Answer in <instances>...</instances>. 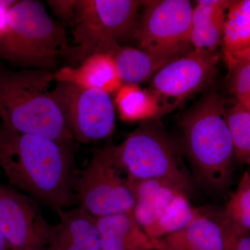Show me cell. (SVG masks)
I'll use <instances>...</instances> for the list:
<instances>
[{
    "instance_id": "1",
    "label": "cell",
    "mask_w": 250,
    "mask_h": 250,
    "mask_svg": "<svg viewBox=\"0 0 250 250\" xmlns=\"http://www.w3.org/2000/svg\"><path fill=\"white\" fill-rule=\"evenodd\" d=\"M0 128V167L14 188L55 211L77 202V174L70 146Z\"/></svg>"
},
{
    "instance_id": "30",
    "label": "cell",
    "mask_w": 250,
    "mask_h": 250,
    "mask_svg": "<svg viewBox=\"0 0 250 250\" xmlns=\"http://www.w3.org/2000/svg\"><path fill=\"white\" fill-rule=\"evenodd\" d=\"M0 138H1V128H0Z\"/></svg>"
},
{
    "instance_id": "25",
    "label": "cell",
    "mask_w": 250,
    "mask_h": 250,
    "mask_svg": "<svg viewBox=\"0 0 250 250\" xmlns=\"http://www.w3.org/2000/svg\"><path fill=\"white\" fill-rule=\"evenodd\" d=\"M47 2L57 17L72 24L76 14L77 0H48Z\"/></svg>"
},
{
    "instance_id": "18",
    "label": "cell",
    "mask_w": 250,
    "mask_h": 250,
    "mask_svg": "<svg viewBox=\"0 0 250 250\" xmlns=\"http://www.w3.org/2000/svg\"><path fill=\"white\" fill-rule=\"evenodd\" d=\"M123 83L139 84L149 80L171 62L141 49L120 46L112 54Z\"/></svg>"
},
{
    "instance_id": "15",
    "label": "cell",
    "mask_w": 250,
    "mask_h": 250,
    "mask_svg": "<svg viewBox=\"0 0 250 250\" xmlns=\"http://www.w3.org/2000/svg\"><path fill=\"white\" fill-rule=\"evenodd\" d=\"M58 83H70L86 89L116 91L123 82L111 54L99 53L87 57L78 67L65 66L54 73Z\"/></svg>"
},
{
    "instance_id": "3",
    "label": "cell",
    "mask_w": 250,
    "mask_h": 250,
    "mask_svg": "<svg viewBox=\"0 0 250 250\" xmlns=\"http://www.w3.org/2000/svg\"><path fill=\"white\" fill-rule=\"evenodd\" d=\"M223 99L207 94L180 120L182 143L197 178L212 190L228 184L234 155Z\"/></svg>"
},
{
    "instance_id": "6",
    "label": "cell",
    "mask_w": 250,
    "mask_h": 250,
    "mask_svg": "<svg viewBox=\"0 0 250 250\" xmlns=\"http://www.w3.org/2000/svg\"><path fill=\"white\" fill-rule=\"evenodd\" d=\"M110 148L116 167L128 178L165 179L187 193L191 189L178 148L155 123L143 122L123 143Z\"/></svg>"
},
{
    "instance_id": "19",
    "label": "cell",
    "mask_w": 250,
    "mask_h": 250,
    "mask_svg": "<svg viewBox=\"0 0 250 250\" xmlns=\"http://www.w3.org/2000/svg\"><path fill=\"white\" fill-rule=\"evenodd\" d=\"M116 92L115 103L123 121L144 122L158 117L156 100L149 90L124 83Z\"/></svg>"
},
{
    "instance_id": "27",
    "label": "cell",
    "mask_w": 250,
    "mask_h": 250,
    "mask_svg": "<svg viewBox=\"0 0 250 250\" xmlns=\"http://www.w3.org/2000/svg\"><path fill=\"white\" fill-rule=\"evenodd\" d=\"M16 0H0V41L4 37L8 27V12Z\"/></svg>"
},
{
    "instance_id": "4",
    "label": "cell",
    "mask_w": 250,
    "mask_h": 250,
    "mask_svg": "<svg viewBox=\"0 0 250 250\" xmlns=\"http://www.w3.org/2000/svg\"><path fill=\"white\" fill-rule=\"evenodd\" d=\"M66 31L36 0L9 8L7 30L0 41V59L24 67L50 71L66 48Z\"/></svg>"
},
{
    "instance_id": "23",
    "label": "cell",
    "mask_w": 250,
    "mask_h": 250,
    "mask_svg": "<svg viewBox=\"0 0 250 250\" xmlns=\"http://www.w3.org/2000/svg\"><path fill=\"white\" fill-rule=\"evenodd\" d=\"M229 228L237 231L250 230V172L242 177L222 215Z\"/></svg>"
},
{
    "instance_id": "9",
    "label": "cell",
    "mask_w": 250,
    "mask_h": 250,
    "mask_svg": "<svg viewBox=\"0 0 250 250\" xmlns=\"http://www.w3.org/2000/svg\"><path fill=\"white\" fill-rule=\"evenodd\" d=\"M220 54L193 50L154 74L148 89L155 99L158 117L174 111L214 80Z\"/></svg>"
},
{
    "instance_id": "5",
    "label": "cell",
    "mask_w": 250,
    "mask_h": 250,
    "mask_svg": "<svg viewBox=\"0 0 250 250\" xmlns=\"http://www.w3.org/2000/svg\"><path fill=\"white\" fill-rule=\"evenodd\" d=\"M137 0H77L72 23L73 47L62 54L82 62L93 54H111L122 42L135 38L139 27Z\"/></svg>"
},
{
    "instance_id": "10",
    "label": "cell",
    "mask_w": 250,
    "mask_h": 250,
    "mask_svg": "<svg viewBox=\"0 0 250 250\" xmlns=\"http://www.w3.org/2000/svg\"><path fill=\"white\" fill-rule=\"evenodd\" d=\"M52 92L74 139L90 143L113 134L116 113L109 93L70 83H58Z\"/></svg>"
},
{
    "instance_id": "16",
    "label": "cell",
    "mask_w": 250,
    "mask_h": 250,
    "mask_svg": "<svg viewBox=\"0 0 250 250\" xmlns=\"http://www.w3.org/2000/svg\"><path fill=\"white\" fill-rule=\"evenodd\" d=\"M231 1L199 0L192 8L190 42L196 51L213 52L223 44L226 11Z\"/></svg>"
},
{
    "instance_id": "26",
    "label": "cell",
    "mask_w": 250,
    "mask_h": 250,
    "mask_svg": "<svg viewBox=\"0 0 250 250\" xmlns=\"http://www.w3.org/2000/svg\"><path fill=\"white\" fill-rule=\"evenodd\" d=\"M228 228L227 250H250L249 231H237Z\"/></svg>"
},
{
    "instance_id": "17",
    "label": "cell",
    "mask_w": 250,
    "mask_h": 250,
    "mask_svg": "<svg viewBox=\"0 0 250 250\" xmlns=\"http://www.w3.org/2000/svg\"><path fill=\"white\" fill-rule=\"evenodd\" d=\"M95 218L101 250H154L152 238L139 226L133 213Z\"/></svg>"
},
{
    "instance_id": "2",
    "label": "cell",
    "mask_w": 250,
    "mask_h": 250,
    "mask_svg": "<svg viewBox=\"0 0 250 250\" xmlns=\"http://www.w3.org/2000/svg\"><path fill=\"white\" fill-rule=\"evenodd\" d=\"M54 73L38 69H0L1 126L19 134L35 135L70 146L74 138L52 90Z\"/></svg>"
},
{
    "instance_id": "13",
    "label": "cell",
    "mask_w": 250,
    "mask_h": 250,
    "mask_svg": "<svg viewBox=\"0 0 250 250\" xmlns=\"http://www.w3.org/2000/svg\"><path fill=\"white\" fill-rule=\"evenodd\" d=\"M58 224L45 250H101L95 218L82 207L57 211Z\"/></svg>"
},
{
    "instance_id": "8",
    "label": "cell",
    "mask_w": 250,
    "mask_h": 250,
    "mask_svg": "<svg viewBox=\"0 0 250 250\" xmlns=\"http://www.w3.org/2000/svg\"><path fill=\"white\" fill-rule=\"evenodd\" d=\"M75 197L94 218L132 213L134 197L127 178L112 158L111 148L95 151L89 164L77 174Z\"/></svg>"
},
{
    "instance_id": "11",
    "label": "cell",
    "mask_w": 250,
    "mask_h": 250,
    "mask_svg": "<svg viewBox=\"0 0 250 250\" xmlns=\"http://www.w3.org/2000/svg\"><path fill=\"white\" fill-rule=\"evenodd\" d=\"M54 225L32 198L0 183V231L14 250H45Z\"/></svg>"
},
{
    "instance_id": "14",
    "label": "cell",
    "mask_w": 250,
    "mask_h": 250,
    "mask_svg": "<svg viewBox=\"0 0 250 250\" xmlns=\"http://www.w3.org/2000/svg\"><path fill=\"white\" fill-rule=\"evenodd\" d=\"M127 181L134 197L133 215L145 232L152 226L176 197L186 192L165 179H134L127 177Z\"/></svg>"
},
{
    "instance_id": "20",
    "label": "cell",
    "mask_w": 250,
    "mask_h": 250,
    "mask_svg": "<svg viewBox=\"0 0 250 250\" xmlns=\"http://www.w3.org/2000/svg\"><path fill=\"white\" fill-rule=\"evenodd\" d=\"M223 44L226 52L250 47V0L231 1L225 18Z\"/></svg>"
},
{
    "instance_id": "7",
    "label": "cell",
    "mask_w": 250,
    "mask_h": 250,
    "mask_svg": "<svg viewBox=\"0 0 250 250\" xmlns=\"http://www.w3.org/2000/svg\"><path fill=\"white\" fill-rule=\"evenodd\" d=\"M135 39L139 48L170 62L193 51L192 6L187 0L145 1Z\"/></svg>"
},
{
    "instance_id": "22",
    "label": "cell",
    "mask_w": 250,
    "mask_h": 250,
    "mask_svg": "<svg viewBox=\"0 0 250 250\" xmlns=\"http://www.w3.org/2000/svg\"><path fill=\"white\" fill-rule=\"evenodd\" d=\"M227 122L232 139L234 155L241 164H250V109L235 103L227 108Z\"/></svg>"
},
{
    "instance_id": "28",
    "label": "cell",
    "mask_w": 250,
    "mask_h": 250,
    "mask_svg": "<svg viewBox=\"0 0 250 250\" xmlns=\"http://www.w3.org/2000/svg\"><path fill=\"white\" fill-rule=\"evenodd\" d=\"M224 58L226 63L243 62L250 64V47L233 52H224Z\"/></svg>"
},
{
    "instance_id": "21",
    "label": "cell",
    "mask_w": 250,
    "mask_h": 250,
    "mask_svg": "<svg viewBox=\"0 0 250 250\" xmlns=\"http://www.w3.org/2000/svg\"><path fill=\"white\" fill-rule=\"evenodd\" d=\"M200 209L194 208L187 193L182 192L171 202L167 209L146 231L149 238H161L182 229L197 216Z\"/></svg>"
},
{
    "instance_id": "24",
    "label": "cell",
    "mask_w": 250,
    "mask_h": 250,
    "mask_svg": "<svg viewBox=\"0 0 250 250\" xmlns=\"http://www.w3.org/2000/svg\"><path fill=\"white\" fill-rule=\"evenodd\" d=\"M228 88L236 103L250 109V64L237 62L227 64Z\"/></svg>"
},
{
    "instance_id": "29",
    "label": "cell",
    "mask_w": 250,
    "mask_h": 250,
    "mask_svg": "<svg viewBox=\"0 0 250 250\" xmlns=\"http://www.w3.org/2000/svg\"><path fill=\"white\" fill-rule=\"evenodd\" d=\"M0 250H14L1 231H0Z\"/></svg>"
},
{
    "instance_id": "12",
    "label": "cell",
    "mask_w": 250,
    "mask_h": 250,
    "mask_svg": "<svg viewBox=\"0 0 250 250\" xmlns=\"http://www.w3.org/2000/svg\"><path fill=\"white\" fill-rule=\"evenodd\" d=\"M152 240L154 250H227L228 228L222 215L201 210L182 229Z\"/></svg>"
}]
</instances>
